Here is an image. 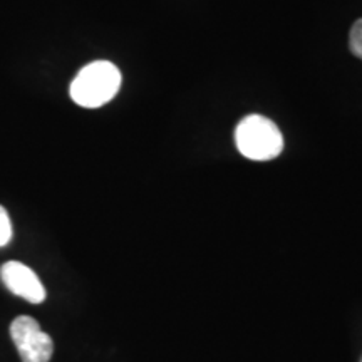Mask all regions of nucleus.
<instances>
[{
  "instance_id": "nucleus-1",
  "label": "nucleus",
  "mask_w": 362,
  "mask_h": 362,
  "mask_svg": "<svg viewBox=\"0 0 362 362\" xmlns=\"http://www.w3.org/2000/svg\"><path fill=\"white\" fill-rule=\"evenodd\" d=\"M121 88V72L107 61L84 66L71 84L72 101L83 107H101L116 96Z\"/></svg>"
},
{
  "instance_id": "nucleus-2",
  "label": "nucleus",
  "mask_w": 362,
  "mask_h": 362,
  "mask_svg": "<svg viewBox=\"0 0 362 362\" xmlns=\"http://www.w3.org/2000/svg\"><path fill=\"white\" fill-rule=\"evenodd\" d=\"M238 151L252 161H269L284 149V138L277 124L265 116L250 115L240 121L235 129Z\"/></svg>"
},
{
  "instance_id": "nucleus-3",
  "label": "nucleus",
  "mask_w": 362,
  "mask_h": 362,
  "mask_svg": "<svg viewBox=\"0 0 362 362\" xmlns=\"http://www.w3.org/2000/svg\"><path fill=\"white\" fill-rule=\"evenodd\" d=\"M11 337L17 346L22 362H49L54 352L51 336L40 329L34 317L21 315L12 320Z\"/></svg>"
},
{
  "instance_id": "nucleus-4",
  "label": "nucleus",
  "mask_w": 362,
  "mask_h": 362,
  "mask_svg": "<svg viewBox=\"0 0 362 362\" xmlns=\"http://www.w3.org/2000/svg\"><path fill=\"white\" fill-rule=\"evenodd\" d=\"M0 277L13 296L25 298L30 304H42L45 300V288L35 272L21 262H6L0 267Z\"/></svg>"
},
{
  "instance_id": "nucleus-5",
  "label": "nucleus",
  "mask_w": 362,
  "mask_h": 362,
  "mask_svg": "<svg viewBox=\"0 0 362 362\" xmlns=\"http://www.w3.org/2000/svg\"><path fill=\"white\" fill-rule=\"evenodd\" d=\"M349 47L356 57L362 59V19H359L352 25L349 35Z\"/></svg>"
},
{
  "instance_id": "nucleus-6",
  "label": "nucleus",
  "mask_w": 362,
  "mask_h": 362,
  "mask_svg": "<svg viewBox=\"0 0 362 362\" xmlns=\"http://www.w3.org/2000/svg\"><path fill=\"white\" fill-rule=\"evenodd\" d=\"M12 238V223L7 210L0 205V247H6Z\"/></svg>"
}]
</instances>
